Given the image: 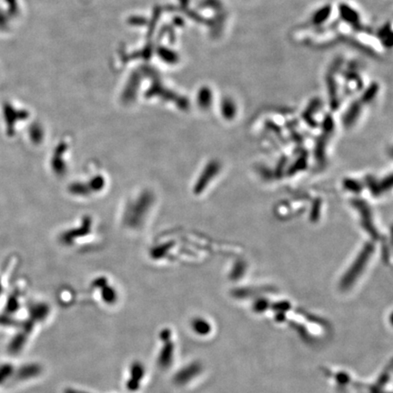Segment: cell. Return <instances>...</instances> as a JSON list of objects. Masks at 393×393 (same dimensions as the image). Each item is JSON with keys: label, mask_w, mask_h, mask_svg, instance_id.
Wrapping results in <instances>:
<instances>
[{"label": "cell", "mask_w": 393, "mask_h": 393, "mask_svg": "<svg viewBox=\"0 0 393 393\" xmlns=\"http://www.w3.org/2000/svg\"><path fill=\"white\" fill-rule=\"evenodd\" d=\"M369 258V255L361 254L358 261L352 265L351 269L349 272L344 275L343 279L341 281V288L342 290H349L354 284L356 279L359 278V274L362 272V270L364 268L365 265L367 263V260Z\"/></svg>", "instance_id": "1"}, {"label": "cell", "mask_w": 393, "mask_h": 393, "mask_svg": "<svg viewBox=\"0 0 393 393\" xmlns=\"http://www.w3.org/2000/svg\"><path fill=\"white\" fill-rule=\"evenodd\" d=\"M193 329L199 334H207L210 331V325L202 319H196L193 322Z\"/></svg>", "instance_id": "2"}, {"label": "cell", "mask_w": 393, "mask_h": 393, "mask_svg": "<svg viewBox=\"0 0 393 393\" xmlns=\"http://www.w3.org/2000/svg\"><path fill=\"white\" fill-rule=\"evenodd\" d=\"M350 378L345 372H340L336 375V380L340 387H345L350 382Z\"/></svg>", "instance_id": "3"}, {"label": "cell", "mask_w": 393, "mask_h": 393, "mask_svg": "<svg viewBox=\"0 0 393 393\" xmlns=\"http://www.w3.org/2000/svg\"><path fill=\"white\" fill-rule=\"evenodd\" d=\"M11 372V368L9 366H4L1 370H0V382L5 379L7 376H8Z\"/></svg>", "instance_id": "4"}, {"label": "cell", "mask_w": 393, "mask_h": 393, "mask_svg": "<svg viewBox=\"0 0 393 393\" xmlns=\"http://www.w3.org/2000/svg\"><path fill=\"white\" fill-rule=\"evenodd\" d=\"M0 292H1V284H0Z\"/></svg>", "instance_id": "5"}]
</instances>
